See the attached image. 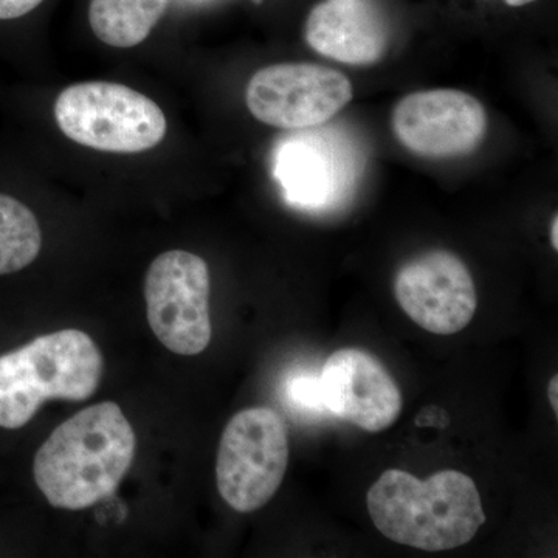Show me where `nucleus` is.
I'll list each match as a JSON object with an SVG mask.
<instances>
[{"label":"nucleus","instance_id":"nucleus-6","mask_svg":"<svg viewBox=\"0 0 558 558\" xmlns=\"http://www.w3.org/2000/svg\"><path fill=\"white\" fill-rule=\"evenodd\" d=\"M362 170L357 143L339 126L290 131L274 150V174L286 201L307 211H329L351 199Z\"/></svg>","mask_w":558,"mask_h":558},{"label":"nucleus","instance_id":"nucleus-18","mask_svg":"<svg viewBox=\"0 0 558 558\" xmlns=\"http://www.w3.org/2000/svg\"><path fill=\"white\" fill-rule=\"evenodd\" d=\"M550 245L554 250H558V216L554 215L553 222H550Z\"/></svg>","mask_w":558,"mask_h":558},{"label":"nucleus","instance_id":"nucleus-2","mask_svg":"<svg viewBox=\"0 0 558 558\" xmlns=\"http://www.w3.org/2000/svg\"><path fill=\"white\" fill-rule=\"evenodd\" d=\"M366 508L381 535L428 553L468 545L486 523L475 481L458 470L422 481L389 469L371 486Z\"/></svg>","mask_w":558,"mask_h":558},{"label":"nucleus","instance_id":"nucleus-19","mask_svg":"<svg viewBox=\"0 0 558 558\" xmlns=\"http://www.w3.org/2000/svg\"><path fill=\"white\" fill-rule=\"evenodd\" d=\"M535 0H505L506 5L512 7V9H519V7L529 5L534 3Z\"/></svg>","mask_w":558,"mask_h":558},{"label":"nucleus","instance_id":"nucleus-12","mask_svg":"<svg viewBox=\"0 0 558 558\" xmlns=\"http://www.w3.org/2000/svg\"><path fill=\"white\" fill-rule=\"evenodd\" d=\"M304 39L322 57L373 65L389 47V25L376 0H322L307 16Z\"/></svg>","mask_w":558,"mask_h":558},{"label":"nucleus","instance_id":"nucleus-11","mask_svg":"<svg viewBox=\"0 0 558 558\" xmlns=\"http://www.w3.org/2000/svg\"><path fill=\"white\" fill-rule=\"evenodd\" d=\"M319 387L326 413L365 432H384L402 413V392L395 377L365 349L333 352L323 365Z\"/></svg>","mask_w":558,"mask_h":558},{"label":"nucleus","instance_id":"nucleus-17","mask_svg":"<svg viewBox=\"0 0 558 558\" xmlns=\"http://www.w3.org/2000/svg\"><path fill=\"white\" fill-rule=\"evenodd\" d=\"M548 398L550 407H553L554 413H558V377L554 376L549 380Z\"/></svg>","mask_w":558,"mask_h":558},{"label":"nucleus","instance_id":"nucleus-10","mask_svg":"<svg viewBox=\"0 0 558 558\" xmlns=\"http://www.w3.org/2000/svg\"><path fill=\"white\" fill-rule=\"evenodd\" d=\"M395 296L417 326L438 336L468 328L478 307L469 267L449 250H428L407 260L396 274Z\"/></svg>","mask_w":558,"mask_h":558},{"label":"nucleus","instance_id":"nucleus-8","mask_svg":"<svg viewBox=\"0 0 558 558\" xmlns=\"http://www.w3.org/2000/svg\"><path fill=\"white\" fill-rule=\"evenodd\" d=\"M354 97L351 80L339 70L312 62H282L250 78L245 102L267 126L284 131L328 124Z\"/></svg>","mask_w":558,"mask_h":558},{"label":"nucleus","instance_id":"nucleus-7","mask_svg":"<svg viewBox=\"0 0 558 558\" xmlns=\"http://www.w3.org/2000/svg\"><path fill=\"white\" fill-rule=\"evenodd\" d=\"M208 264L185 250L153 260L145 278L148 322L154 336L179 355H197L211 341Z\"/></svg>","mask_w":558,"mask_h":558},{"label":"nucleus","instance_id":"nucleus-13","mask_svg":"<svg viewBox=\"0 0 558 558\" xmlns=\"http://www.w3.org/2000/svg\"><path fill=\"white\" fill-rule=\"evenodd\" d=\"M167 7L168 0H90V28L101 43L131 49L148 38Z\"/></svg>","mask_w":558,"mask_h":558},{"label":"nucleus","instance_id":"nucleus-3","mask_svg":"<svg viewBox=\"0 0 558 558\" xmlns=\"http://www.w3.org/2000/svg\"><path fill=\"white\" fill-rule=\"evenodd\" d=\"M102 369L100 348L80 329L47 333L0 355V428L24 427L47 400L90 399Z\"/></svg>","mask_w":558,"mask_h":558},{"label":"nucleus","instance_id":"nucleus-14","mask_svg":"<svg viewBox=\"0 0 558 558\" xmlns=\"http://www.w3.org/2000/svg\"><path fill=\"white\" fill-rule=\"evenodd\" d=\"M43 233L31 208L0 194V275L16 274L38 258Z\"/></svg>","mask_w":558,"mask_h":558},{"label":"nucleus","instance_id":"nucleus-1","mask_svg":"<svg viewBox=\"0 0 558 558\" xmlns=\"http://www.w3.org/2000/svg\"><path fill=\"white\" fill-rule=\"evenodd\" d=\"M137 450L134 428L116 402L81 410L40 446L33 475L53 508L83 510L119 488Z\"/></svg>","mask_w":558,"mask_h":558},{"label":"nucleus","instance_id":"nucleus-9","mask_svg":"<svg viewBox=\"0 0 558 558\" xmlns=\"http://www.w3.org/2000/svg\"><path fill=\"white\" fill-rule=\"evenodd\" d=\"M396 140L422 159L447 160L478 149L488 130L486 109L472 95L433 89L407 95L391 112Z\"/></svg>","mask_w":558,"mask_h":558},{"label":"nucleus","instance_id":"nucleus-5","mask_svg":"<svg viewBox=\"0 0 558 558\" xmlns=\"http://www.w3.org/2000/svg\"><path fill=\"white\" fill-rule=\"evenodd\" d=\"M289 465V433L267 407L234 414L220 436L216 483L236 512H255L277 494Z\"/></svg>","mask_w":558,"mask_h":558},{"label":"nucleus","instance_id":"nucleus-15","mask_svg":"<svg viewBox=\"0 0 558 558\" xmlns=\"http://www.w3.org/2000/svg\"><path fill=\"white\" fill-rule=\"evenodd\" d=\"M286 389H288L290 402L296 409L310 411V413H326L319 377L306 373L299 374V376L290 377Z\"/></svg>","mask_w":558,"mask_h":558},{"label":"nucleus","instance_id":"nucleus-16","mask_svg":"<svg viewBox=\"0 0 558 558\" xmlns=\"http://www.w3.org/2000/svg\"><path fill=\"white\" fill-rule=\"evenodd\" d=\"M43 2L44 0H0V21L25 16Z\"/></svg>","mask_w":558,"mask_h":558},{"label":"nucleus","instance_id":"nucleus-4","mask_svg":"<svg viewBox=\"0 0 558 558\" xmlns=\"http://www.w3.org/2000/svg\"><path fill=\"white\" fill-rule=\"evenodd\" d=\"M54 120L65 137L102 153H143L167 135V119L157 102L108 81L62 90L54 102Z\"/></svg>","mask_w":558,"mask_h":558}]
</instances>
